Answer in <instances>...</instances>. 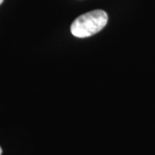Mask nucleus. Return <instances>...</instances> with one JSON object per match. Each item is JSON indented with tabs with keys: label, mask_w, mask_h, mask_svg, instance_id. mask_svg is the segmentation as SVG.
<instances>
[{
	"label": "nucleus",
	"mask_w": 155,
	"mask_h": 155,
	"mask_svg": "<svg viewBox=\"0 0 155 155\" xmlns=\"http://www.w3.org/2000/svg\"><path fill=\"white\" fill-rule=\"evenodd\" d=\"M108 15L103 10L90 11L76 18L71 25V32L78 38H85L98 33L105 27Z\"/></svg>",
	"instance_id": "obj_1"
},
{
	"label": "nucleus",
	"mask_w": 155,
	"mask_h": 155,
	"mask_svg": "<svg viewBox=\"0 0 155 155\" xmlns=\"http://www.w3.org/2000/svg\"><path fill=\"white\" fill-rule=\"evenodd\" d=\"M2 154V148H1V147H0V155Z\"/></svg>",
	"instance_id": "obj_2"
},
{
	"label": "nucleus",
	"mask_w": 155,
	"mask_h": 155,
	"mask_svg": "<svg viewBox=\"0 0 155 155\" xmlns=\"http://www.w3.org/2000/svg\"><path fill=\"white\" fill-rule=\"evenodd\" d=\"M3 2H4V0H0V5H1V4H2Z\"/></svg>",
	"instance_id": "obj_3"
}]
</instances>
